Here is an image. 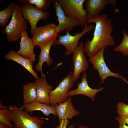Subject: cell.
Returning a JSON list of instances; mask_svg holds the SVG:
<instances>
[{"instance_id":"5b68a950","label":"cell","mask_w":128,"mask_h":128,"mask_svg":"<svg viewBox=\"0 0 128 128\" xmlns=\"http://www.w3.org/2000/svg\"><path fill=\"white\" fill-rule=\"evenodd\" d=\"M95 26L92 24L88 26L86 24L83 30L80 32L75 33L72 35L70 34L69 31L66 32L65 35H58V39L55 41L53 45H62L66 48L64 53L66 56L73 53L79 44V41L83 36L88 32L94 29Z\"/></svg>"},{"instance_id":"6da1fadb","label":"cell","mask_w":128,"mask_h":128,"mask_svg":"<svg viewBox=\"0 0 128 128\" xmlns=\"http://www.w3.org/2000/svg\"><path fill=\"white\" fill-rule=\"evenodd\" d=\"M95 24L93 37L88 38L84 44L87 56L90 57L96 54L103 47L113 46L115 42L112 33L114 30L111 20L107 14H100L87 21Z\"/></svg>"},{"instance_id":"ac0fdd59","label":"cell","mask_w":128,"mask_h":128,"mask_svg":"<svg viewBox=\"0 0 128 128\" xmlns=\"http://www.w3.org/2000/svg\"><path fill=\"white\" fill-rule=\"evenodd\" d=\"M5 59L7 60H12L23 67L35 78H39L37 73L33 69V62L30 59L25 58L18 54L17 52L11 50L5 54Z\"/></svg>"},{"instance_id":"44dd1931","label":"cell","mask_w":128,"mask_h":128,"mask_svg":"<svg viewBox=\"0 0 128 128\" xmlns=\"http://www.w3.org/2000/svg\"><path fill=\"white\" fill-rule=\"evenodd\" d=\"M15 4L13 2L10 3L8 6L0 12V25L5 26L10 18L12 17Z\"/></svg>"},{"instance_id":"d6986e66","label":"cell","mask_w":128,"mask_h":128,"mask_svg":"<svg viewBox=\"0 0 128 128\" xmlns=\"http://www.w3.org/2000/svg\"><path fill=\"white\" fill-rule=\"evenodd\" d=\"M20 108L28 113L38 110L42 112L46 116H48L50 114L55 117L57 116L55 107L36 101L25 104H23L20 106Z\"/></svg>"},{"instance_id":"e0dca14e","label":"cell","mask_w":128,"mask_h":128,"mask_svg":"<svg viewBox=\"0 0 128 128\" xmlns=\"http://www.w3.org/2000/svg\"><path fill=\"white\" fill-rule=\"evenodd\" d=\"M54 41H52L39 46L40 49V53L38 56L39 61L35 66V68L37 71L41 72V77H46V75L43 73V71L42 68L43 63L46 62L47 66H49L53 62V59L50 56L49 53Z\"/></svg>"},{"instance_id":"7402d4cb","label":"cell","mask_w":128,"mask_h":128,"mask_svg":"<svg viewBox=\"0 0 128 128\" xmlns=\"http://www.w3.org/2000/svg\"><path fill=\"white\" fill-rule=\"evenodd\" d=\"M18 2L22 5H34L40 10H46L53 2V0H19Z\"/></svg>"},{"instance_id":"9a60e30c","label":"cell","mask_w":128,"mask_h":128,"mask_svg":"<svg viewBox=\"0 0 128 128\" xmlns=\"http://www.w3.org/2000/svg\"><path fill=\"white\" fill-rule=\"evenodd\" d=\"M20 39V48L18 54L34 62L37 59L34 50L35 46L32 39L28 36L26 30L22 31Z\"/></svg>"},{"instance_id":"2e32d148","label":"cell","mask_w":128,"mask_h":128,"mask_svg":"<svg viewBox=\"0 0 128 128\" xmlns=\"http://www.w3.org/2000/svg\"><path fill=\"white\" fill-rule=\"evenodd\" d=\"M37 90L36 101L50 105V94L53 88V86L49 84L46 77H41L34 81Z\"/></svg>"},{"instance_id":"d6a6232c","label":"cell","mask_w":128,"mask_h":128,"mask_svg":"<svg viewBox=\"0 0 128 128\" xmlns=\"http://www.w3.org/2000/svg\"><path fill=\"white\" fill-rule=\"evenodd\" d=\"M68 128H74V126L72 124H71L68 126Z\"/></svg>"},{"instance_id":"8fae6325","label":"cell","mask_w":128,"mask_h":128,"mask_svg":"<svg viewBox=\"0 0 128 128\" xmlns=\"http://www.w3.org/2000/svg\"><path fill=\"white\" fill-rule=\"evenodd\" d=\"M84 44L82 41L73 53L72 61L74 67L73 72L75 82L79 78L81 73L89 68V64L85 55Z\"/></svg>"},{"instance_id":"ffe728a7","label":"cell","mask_w":128,"mask_h":128,"mask_svg":"<svg viewBox=\"0 0 128 128\" xmlns=\"http://www.w3.org/2000/svg\"><path fill=\"white\" fill-rule=\"evenodd\" d=\"M23 104L36 101L37 97L36 85L34 82L28 83L23 86Z\"/></svg>"},{"instance_id":"9c48e42d","label":"cell","mask_w":128,"mask_h":128,"mask_svg":"<svg viewBox=\"0 0 128 128\" xmlns=\"http://www.w3.org/2000/svg\"><path fill=\"white\" fill-rule=\"evenodd\" d=\"M57 27L54 23H50L37 27L32 38L35 46H39L56 40L59 33Z\"/></svg>"},{"instance_id":"7a4b0ae2","label":"cell","mask_w":128,"mask_h":128,"mask_svg":"<svg viewBox=\"0 0 128 128\" xmlns=\"http://www.w3.org/2000/svg\"><path fill=\"white\" fill-rule=\"evenodd\" d=\"M10 120L14 124V128H42L44 120L47 118L32 116L17 106L10 105L9 106Z\"/></svg>"},{"instance_id":"f546056e","label":"cell","mask_w":128,"mask_h":128,"mask_svg":"<svg viewBox=\"0 0 128 128\" xmlns=\"http://www.w3.org/2000/svg\"><path fill=\"white\" fill-rule=\"evenodd\" d=\"M117 128H128V126L126 124H123L119 126Z\"/></svg>"},{"instance_id":"277c9868","label":"cell","mask_w":128,"mask_h":128,"mask_svg":"<svg viewBox=\"0 0 128 128\" xmlns=\"http://www.w3.org/2000/svg\"><path fill=\"white\" fill-rule=\"evenodd\" d=\"M65 15L80 22L82 27L87 24V13L83 7L85 0H58Z\"/></svg>"},{"instance_id":"f1b7e54d","label":"cell","mask_w":128,"mask_h":128,"mask_svg":"<svg viewBox=\"0 0 128 128\" xmlns=\"http://www.w3.org/2000/svg\"><path fill=\"white\" fill-rule=\"evenodd\" d=\"M8 108L6 106L2 104V101L1 100L0 101V109H7Z\"/></svg>"},{"instance_id":"8992f818","label":"cell","mask_w":128,"mask_h":128,"mask_svg":"<svg viewBox=\"0 0 128 128\" xmlns=\"http://www.w3.org/2000/svg\"><path fill=\"white\" fill-rule=\"evenodd\" d=\"M20 7L23 18L27 20L30 24V33L32 35L35 32L38 22L41 20H47L50 15V12L42 11L33 5H22Z\"/></svg>"},{"instance_id":"52a82bcc","label":"cell","mask_w":128,"mask_h":128,"mask_svg":"<svg viewBox=\"0 0 128 128\" xmlns=\"http://www.w3.org/2000/svg\"><path fill=\"white\" fill-rule=\"evenodd\" d=\"M75 82L73 78V71L71 70L57 86L50 92V105L55 107L56 105L66 101L69 96L68 92Z\"/></svg>"},{"instance_id":"4316f807","label":"cell","mask_w":128,"mask_h":128,"mask_svg":"<svg viewBox=\"0 0 128 128\" xmlns=\"http://www.w3.org/2000/svg\"><path fill=\"white\" fill-rule=\"evenodd\" d=\"M69 120L66 119L62 120L59 122V124L54 128H66L68 124L69 123Z\"/></svg>"},{"instance_id":"5bb4252c","label":"cell","mask_w":128,"mask_h":128,"mask_svg":"<svg viewBox=\"0 0 128 128\" xmlns=\"http://www.w3.org/2000/svg\"><path fill=\"white\" fill-rule=\"evenodd\" d=\"M55 107L59 122L62 120L67 119L69 120L80 114L79 112L74 107L70 96L65 102L60 103Z\"/></svg>"},{"instance_id":"cb8c5ba5","label":"cell","mask_w":128,"mask_h":128,"mask_svg":"<svg viewBox=\"0 0 128 128\" xmlns=\"http://www.w3.org/2000/svg\"><path fill=\"white\" fill-rule=\"evenodd\" d=\"M9 113L8 108L0 109V122L6 124L9 128H12L13 126L9 118Z\"/></svg>"},{"instance_id":"4dcf8cb0","label":"cell","mask_w":128,"mask_h":128,"mask_svg":"<svg viewBox=\"0 0 128 128\" xmlns=\"http://www.w3.org/2000/svg\"><path fill=\"white\" fill-rule=\"evenodd\" d=\"M79 128H90L88 126L85 125H81L79 127Z\"/></svg>"},{"instance_id":"ba28073f","label":"cell","mask_w":128,"mask_h":128,"mask_svg":"<svg viewBox=\"0 0 128 128\" xmlns=\"http://www.w3.org/2000/svg\"><path fill=\"white\" fill-rule=\"evenodd\" d=\"M106 47H103L95 55L89 57V61L93 66V69L97 70L98 72L101 80L100 84L104 83L106 79L109 77H113L121 79L123 77L119 73H114L111 71L106 65L104 56Z\"/></svg>"},{"instance_id":"3957f363","label":"cell","mask_w":128,"mask_h":128,"mask_svg":"<svg viewBox=\"0 0 128 128\" xmlns=\"http://www.w3.org/2000/svg\"><path fill=\"white\" fill-rule=\"evenodd\" d=\"M27 23L23 18L21 8L15 4L13 13L8 25L2 32L3 34H6L8 42H14L21 38L22 32L27 28Z\"/></svg>"},{"instance_id":"7c38bea8","label":"cell","mask_w":128,"mask_h":128,"mask_svg":"<svg viewBox=\"0 0 128 128\" xmlns=\"http://www.w3.org/2000/svg\"><path fill=\"white\" fill-rule=\"evenodd\" d=\"M87 74L86 71L83 72L82 76L81 82L77 83L78 87L75 89H71L68 92V96H73L78 95H86L89 97L92 101H95V96L99 92L103 90L104 87L98 89H93L91 88L88 84L87 79Z\"/></svg>"},{"instance_id":"30bf717a","label":"cell","mask_w":128,"mask_h":128,"mask_svg":"<svg viewBox=\"0 0 128 128\" xmlns=\"http://www.w3.org/2000/svg\"><path fill=\"white\" fill-rule=\"evenodd\" d=\"M53 2L59 22L57 29L59 33L64 31L71 30L73 28L80 25V22L78 20L67 16L65 15L61 4L58 0H53Z\"/></svg>"},{"instance_id":"603a6c76","label":"cell","mask_w":128,"mask_h":128,"mask_svg":"<svg viewBox=\"0 0 128 128\" xmlns=\"http://www.w3.org/2000/svg\"><path fill=\"white\" fill-rule=\"evenodd\" d=\"M123 38L122 42L113 49L115 52L121 53L124 56L128 55V35L125 31H122Z\"/></svg>"},{"instance_id":"4fadbf2b","label":"cell","mask_w":128,"mask_h":128,"mask_svg":"<svg viewBox=\"0 0 128 128\" xmlns=\"http://www.w3.org/2000/svg\"><path fill=\"white\" fill-rule=\"evenodd\" d=\"M85 9L87 13V21L100 15L105 6L110 4L112 7L116 5L115 0H86L85 2Z\"/></svg>"},{"instance_id":"83f0119b","label":"cell","mask_w":128,"mask_h":128,"mask_svg":"<svg viewBox=\"0 0 128 128\" xmlns=\"http://www.w3.org/2000/svg\"><path fill=\"white\" fill-rule=\"evenodd\" d=\"M0 128H9L8 126L4 123L0 122Z\"/></svg>"},{"instance_id":"1f68e13d","label":"cell","mask_w":128,"mask_h":128,"mask_svg":"<svg viewBox=\"0 0 128 128\" xmlns=\"http://www.w3.org/2000/svg\"><path fill=\"white\" fill-rule=\"evenodd\" d=\"M122 80L127 84L128 85V81L125 78L123 79Z\"/></svg>"},{"instance_id":"484cf974","label":"cell","mask_w":128,"mask_h":128,"mask_svg":"<svg viewBox=\"0 0 128 128\" xmlns=\"http://www.w3.org/2000/svg\"><path fill=\"white\" fill-rule=\"evenodd\" d=\"M119 126L126 124L128 126V115L122 116L119 115L115 117Z\"/></svg>"},{"instance_id":"836d02e7","label":"cell","mask_w":128,"mask_h":128,"mask_svg":"<svg viewBox=\"0 0 128 128\" xmlns=\"http://www.w3.org/2000/svg\"></svg>"},{"instance_id":"d4e9b609","label":"cell","mask_w":128,"mask_h":128,"mask_svg":"<svg viewBox=\"0 0 128 128\" xmlns=\"http://www.w3.org/2000/svg\"><path fill=\"white\" fill-rule=\"evenodd\" d=\"M117 112L119 115H128V105L122 102L118 103L117 106Z\"/></svg>"}]
</instances>
